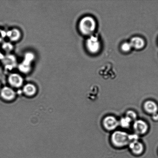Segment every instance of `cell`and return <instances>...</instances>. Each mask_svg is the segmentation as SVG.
<instances>
[{"instance_id":"19","label":"cell","mask_w":158,"mask_h":158,"mask_svg":"<svg viewBox=\"0 0 158 158\" xmlns=\"http://www.w3.org/2000/svg\"><path fill=\"white\" fill-rule=\"evenodd\" d=\"M6 37V32L0 29V43L2 42Z\"/></svg>"},{"instance_id":"12","label":"cell","mask_w":158,"mask_h":158,"mask_svg":"<svg viewBox=\"0 0 158 158\" xmlns=\"http://www.w3.org/2000/svg\"><path fill=\"white\" fill-rule=\"evenodd\" d=\"M6 37L11 41L15 42L18 41L21 38V33L18 29H13L6 32Z\"/></svg>"},{"instance_id":"10","label":"cell","mask_w":158,"mask_h":158,"mask_svg":"<svg viewBox=\"0 0 158 158\" xmlns=\"http://www.w3.org/2000/svg\"><path fill=\"white\" fill-rule=\"evenodd\" d=\"M144 108L148 114H154L157 113L158 106L157 104L152 101H147L144 104Z\"/></svg>"},{"instance_id":"2","label":"cell","mask_w":158,"mask_h":158,"mask_svg":"<svg viewBox=\"0 0 158 158\" xmlns=\"http://www.w3.org/2000/svg\"><path fill=\"white\" fill-rule=\"evenodd\" d=\"M111 140L113 144L119 148L126 146L130 142V135L121 131H115L113 133Z\"/></svg>"},{"instance_id":"16","label":"cell","mask_w":158,"mask_h":158,"mask_svg":"<svg viewBox=\"0 0 158 158\" xmlns=\"http://www.w3.org/2000/svg\"><path fill=\"white\" fill-rule=\"evenodd\" d=\"M2 48L3 50L6 52L9 53L13 50V46L10 43L5 42L3 43Z\"/></svg>"},{"instance_id":"21","label":"cell","mask_w":158,"mask_h":158,"mask_svg":"<svg viewBox=\"0 0 158 158\" xmlns=\"http://www.w3.org/2000/svg\"><path fill=\"white\" fill-rule=\"evenodd\" d=\"M4 56L0 52V60H2L3 58H4Z\"/></svg>"},{"instance_id":"13","label":"cell","mask_w":158,"mask_h":158,"mask_svg":"<svg viewBox=\"0 0 158 158\" xmlns=\"http://www.w3.org/2000/svg\"><path fill=\"white\" fill-rule=\"evenodd\" d=\"M132 48L137 49H140L144 47L145 45L144 40L140 37H135L131 38L130 42Z\"/></svg>"},{"instance_id":"9","label":"cell","mask_w":158,"mask_h":158,"mask_svg":"<svg viewBox=\"0 0 158 158\" xmlns=\"http://www.w3.org/2000/svg\"><path fill=\"white\" fill-rule=\"evenodd\" d=\"M129 148L133 153L137 155L141 154L144 151L143 144L138 140L131 142L129 143Z\"/></svg>"},{"instance_id":"15","label":"cell","mask_w":158,"mask_h":158,"mask_svg":"<svg viewBox=\"0 0 158 158\" xmlns=\"http://www.w3.org/2000/svg\"><path fill=\"white\" fill-rule=\"evenodd\" d=\"M131 122L132 121L130 119L125 116L121 119L119 124H120L122 127L127 128L129 127Z\"/></svg>"},{"instance_id":"1","label":"cell","mask_w":158,"mask_h":158,"mask_svg":"<svg viewBox=\"0 0 158 158\" xmlns=\"http://www.w3.org/2000/svg\"><path fill=\"white\" fill-rule=\"evenodd\" d=\"M96 26L95 20L91 16H86L79 23L80 31L85 35H90L95 31Z\"/></svg>"},{"instance_id":"7","label":"cell","mask_w":158,"mask_h":158,"mask_svg":"<svg viewBox=\"0 0 158 158\" xmlns=\"http://www.w3.org/2000/svg\"><path fill=\"white\" fill-rule=\"evenodd\" d=\"M135 131L137 134L143 135L147 132L148 127L146 122L142 120H137L135 122L134 125Z\"/></svg>"},{"instance_id":"11","label":"cell","mask_w":158,"mask_h":158,"mask_svg":"<svg viewBox=\"0 0 158 158\" xmlns=\"http://www.w3.org/2000/svg\"><path fill=\"white\" fill-rule=\"evenodd\" d=\"M1 97L5 100H10L14 98L15 93L13 89L8 87H5L1 91Z\"/></svg>"},{"instance_id":"20","label":"cell","mask_w":158,"mask_h":158,"mask_svg":"<svg viewBox=\"0 0 158 158\" xmlns=\"http://www.w3.org/2000/svg\"><path fill=\"white\" fill-rule=\"evenodd\" d=\"M152 118L154 120H158V114L157 113L152 114Z\"/></svg>"},{"instance_id":"18","label":"cell","mask_w":158,"mask_h":158,"mask_svg":"<svg viewBox=\"0 0 158 158\" xmlns=\"http://www.w3.org/2000/svg\"><path fill=\"white\" fill-rule=\"evenodd\" d=\"M131 48H132V47H131L130 43L125 42L123 43L122 45L121 48L122 50L125 52H129V51H130Z\"/></svg>"},{"instance_id":"4","label":"cell","mask_w":158,"mask_h":158,"mask_svg":"<svg viewBox=\"0 0 158 158\" xmlns=\"http://www.w3.org/2000/svg\"><path fill=\"white\" fill-rule=\"evenodd\" d=\"M86 45L88 50L91 53H96L100 51V44L97 36L92 35L87 40Z\"/></svg>"},{"instance_id":"5","label":"cell","mask_w":158,"mask_h":158,"mask_svg":"<svg viewBox=\"0 0 158 158\" xmlns=\"http://www.w3.org/2000/svg\"><path fill=\"white\" fill-rule=\"evenodd\" d=\"M2 61L6 69L9 70H11L15 69L18 65L16 58L11 54H7L4 56Z\"/></svg>"},{"instance_id":"6","label":"cell","mask_w":158,"mask_h":158,"mask_svg":"<svg viewBox=\"0 0 158 158\" xmlns=\"http://www.w3.org/2000/svg\"><path fill=\"white\" fill-rule=\"evenodd\" d=\"M119 124V122L113 116H107L103 119V126L108 131H113L117 127Z\"/></svg>"},{"instance_id":"8","label":"cell","mask_w":158,"mask_h":158,"mask_svg":"<svg viewBox=\"0 0 158 158\" xmlns=\"http://www.w3.org/2000/svg\"><path fill=\"white\" fill-rule=\"evenodd\" d=\"M8 81L12 86L18 88L22 85L23 80L21 75L17 73H12L9 75Z\"/></svg>"},{"instance_id":"14","label":"cell","mask_w":158,"mask_h":158,"mask_svg":"<svg viewBox=\"0 0 158 158\" xmlns=\"http://www.w3.org/2000/svg\"><path fill=\"white\" fill-rule=\"evenodd\" d=\"M23 89L25 94L29 96L33 95L36 91V88L32 84H28L25 85Z\"/></svg>"},{"instance_id":"3","label":"cell","mask_w":158,"mask_h":158,"mask_svg":"<svg viewBox=\"0 0 158 158\" xmlns=\"http://www.w3.org/2000/svg\"><path fill=\"white\" fill-rule=\"evenodd\" d=\"M35 59V56L31 52H28L24 56V59L18 65L19 70L23 73H27L30 72L31 65Z\"/></svg>"},{"instance_id":"17","label":"cell","mask_w":158,"mask_h":158,"mask_svg":"<svg viewBox=\"0 0 158 158\" xmlns=\"http://www.w3.org/2000/svg\"><path fill=\"white\" fill-rule=\"evenodd\" d=\"M126 117L129 118L132 121L137 119V114L134 111L128 110L126 112Z\"/></svg>"}]
</instances>
